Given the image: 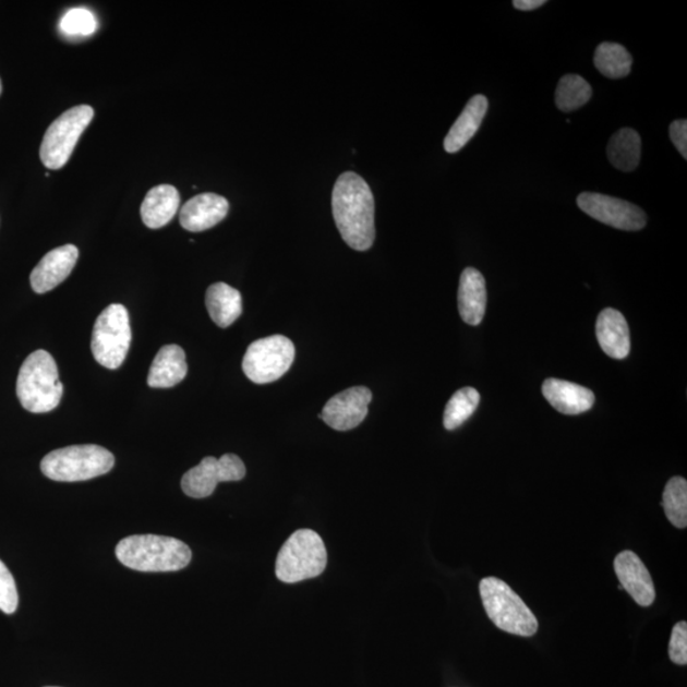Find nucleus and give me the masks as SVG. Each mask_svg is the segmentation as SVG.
<instances>
[{"label": "nucleus", "instance_id": "obj_27", "mask_svg": "<svg viewBox=\"0 0 687 687\" xmlns=\"http://www.w3.org/2000/svg\"><path fill=\"white\" fill-rule=\"evenodd\" d=\"M663 509L668 521L677 529L687 526V481L682 477L672 478L663 492Z\"/></svg>", "mask_w": 687, "mask_h": 687}, {"label": "nucleus", "instance_id": "obj_30", "mask_svg": "<svg viewBox=\"0 0 687 687\" xmlns=\"http://www.w3.org/2000/svg\"><path fill=\"white\" fill-rule=\"evenodd\" d=\"M668 654L672 662L685 666L687 663V624L679 622L672 629Z\"/></svg>", "mask_w": 687, "mask_h": 687}, {"label": "nucleus", "instance_id": "obj_14", "mask_svg": "<svg viewBox=\"0 0 687 687\" xmlns=\"http://www.w3.org/2000/svg\"><path fill=\"white\" fill-rule=\"evenodd\" d=\"M620 586L639 606H651L655 599V590L651 575L640 557L629 550L616 556L614 563Z\"/></svg>", "mask_w": 687, "mask_h": 687}, {"label": "nucleus", "instance_id": "obj_17", "mask_svg": "<svg viewBox=\"0 0 687 687\" xmlns=\"http://www.w3.org/2000/svg\"><path fill=\"white\" fill-rule=\"evenodd\" d=\"M458 312L463 323L478 326L485 316L486 286L483 274L473 267H468L461 274L460 287H458Z\"/></svg>", "mask_w": 687, "mask_h": 687}, {"label": "nucleus", "instance_id": "obj_32", "mask_svg": "<svg viewBox=\"0 0 687 687\" xmlns=\"http://www.w3.org/2000/svg\"><path fill=\"white\" fill-rule=\"evenodd\" d=\"M546 4L545 0H515L514 5L519 11H533Z\"/></svg>", "mask_w": 687, "mask_h": 687}, {"label": "nucleus", "instance_id": "obj_24", "mask_svg": "<svg viewBox=\"0 0 687 687\" xmlns=\"http://www.w3.org/2000/svg\"><path fill=\"white\" fill-rule=\"evenodd\" d=\"M594 67L611 80L625 79L631 72L632 58L620 44L603 43L594 52Z\"/></svg>", "mask_w": 687, "mask_h": 687}, {"label": "nucleus", "instance_id": "obj_33", "mask_svg": "<svg viewBox=\"0 0 687 687\" xmlns=\"http://www.w3.org/2000/svg\"><path fill=\"white\" fill-rule=\"evenodd\" d=\"M2 89H3V87H2V81H0V95H2Z\"/></svg>", "mask_w": 687, "mask_h": 687}, {"label": "nucleus", "instance_id": "obj_3", "mask_svg": "<svg viewBox=\"0 0 687 687\" xmlns=\"http://www.w3.org/2000/svg\"><path fill=\"white\" fill-rule=\"evenodd\" d=\"M64 387L53 358L45 350H36L23 362L17 378V397L23 408L44 414L59 407Z\"/></svg>", "mask_w": 687, "mask_h": 687}, {"label": "nucleus", "instance_id": "obj_20", "mask_svg": "<svg viewBox=\"0 0 687 687\" xmlns=\"http://www.w3.org/2000/svg\"><path fill=\"white\" fill-rule=\"evenodd\" d=\"M180 202L179 191L174 186L159 185L153 188L142 204L143 224L150 229L165 227L178 213Z\"/></svg>", "mask_w": 687, "mask_h": 687}, {"label": "nucleus", "instance_id": "obj_9", "mask_svg": "<svg viewBox=\"0 0 687 687\" xmlns=\"http://www.w3.org/2000/svg\"><path fill=\"white\" fill-rule=\"evenodd\" d=\"M294 357L292 340L282 335H273L251 343L243 357L242 370L254 384H272L285 376Z\"/></svg>", "mask_w": 687, "mask_h": 687}, {"label": "nucleus", "instance_id": "obj_28", "mask_svg": "<svg viewBox=\"0 0 687 687\" xmlns=\"http://www.w3.org/2000/svg\"><path fill=\"white\" fill-rule=\"evenodd\" d=\"M60 29L68 36H91L96 33L97 20L87 8H73L61 19Z\"/></svg>", "mask_w": 687, "mask_h": 687}, {"label": "nucleus", "instance_id": "obj_1", "mask_svg": "<svg viewBox=\"0 0 687 687\" xmlns=\"http://www.w3.org/2000/svg\"><path fill=\"white\" fill-rule=\"evenodd\" d=\"M333 216L342 240L357 251L372 248L376 239L374 227V197L372 190L354 172H346L333 190Z\"/></svg>", "mask_w": 687, "mask_h": 687}, {"label": "nucleus", "instance_id": "obj_12", "mask_svg": "<svg viewBox=\"0 0 687 687\" xmlns=\"http://www.w3.org/2000/svg\"><path fill=\"white\" fill-rule=\"evenodd\" d=\"M371 401L370 388L364 386L351 387L332 397L318 418L323 419L335 431H351L366 418Z\"/></svg>", "mask_w": 687, "mask_h": 687}, {"label": "nucleus", "instance_id": "obj_29", "mask_svg": "<svg viewBox=\"0 0 687 687\" xmlns=\"http://www.w3.org/2000/svg\"><path fill=\"white\" fill-rule=\"evenodd\" d=\"M19 607V592L14 578L2 561H0V610L11 615Z\"/></svg>", "mask_w": 687, "mask_h": 687}, {"label": "nucleus", "instance_id": "obj_31", "mask_svg": "<svg viewBox=\"0 0 687 687\" xmlns=\"http://www.w3.org/2000/svg\"><path fill=\"white\" fill-rule=\"evenodd\" d=\"M670 137L682 156L687 157V121L676 120L670 125Z\"/></svg>", "mask_w": 687, "mask_h": 687}, {"label": "nucleus", "instance_id": "obj_15", "mask_svg": "<svg viewBox=\"0 0 687 687\" xmlns=\"http://www.w3.org/2000/svg\"><path fill=\"white\" fill-rule=\"evenodd\" d=\"M227 198L213 193L196 195L182 206L180 224L189 232H203L227 217Z\"/></svg>", "mask_w": 687, "mask_h": 687}, {"label": "nucleus", "instance_id": "obj_26", "mask_svg": "<svg viewBox=\"0 0 687 687\" xmlns=\"http://www.w3.org/2000/svg\"><path fill=\"white\" fill-rule=\"evenodd\" d=\"M479 403L480 394L475 388L458 389L447 402L445 415H443V424H445L446 430L455 431L460 427L477 411Z\"/></svg>", "mask_w": 687, "mask_h": 687}, {"label": "nucleus", "instance_id": "obj_22", "mask_svg": "<svg viewBox=\"0 0 687 687\" xmlns=\"http://www.w3.org/2000/svg\"><path fill=\"white\" fill-rule=\"evenodd\" d=\"M205 304L210 318L221 328L231 326L242 313L241 293L226 282H216L206 290Z\"/></svg>", "mask_w": 687, "mask_h": 687}, {"label": "nucleus", "instance_id": "obj_18", "mask_svg": "<svg viewBox=\"0 0 687 687\" xmlns=\"http://www.w3.org/2000/svg\"><path fill=\"white\" fill-rule=\"evenodd\" d=\"M595 335L600 347L614 359H624L630 351V332L622 312L614 309L603 310L595 324Z\"/></svg>", "mask_w": 687, "mask_h": 687}, {"label": "nucleus", "instance_id": "obj_19", "mask_svg": "<svg viewBox=\"0 0 687 687\" xmlns=\"http://www.w3.org/2000/svg\"><path fill=\"white\" fill-rule=\"evenodd\" d=\"M188 363L185 351L179 346H166L160 349L153 361L148 374V386L153 388H170L179 385L186 377Z\"/></svg>", "mask_w": 687, "mask_h": 687}, {"label": "nucleus", "instance_id": "obj_6", "mask_svg": "<svg viewBox=\"0 0 687 687\" xmlns=\"http://www.w3.org/2000/svg\"><path fill=\"white\" fill-rule=\"evenodd\" d=\"M327 552L323 539L315 531H296L281 546L275 572L282 583H298L323 575Z\"/></svg>", "mask_w": 687, "mask_h": 687}, {"label": "nucleus", "instance_id": "obj_23", "mask_svg": "<svg viewBox=\"0 0 687 687\" xmlns=\"http://www.w3.org/2000/svg\"><path fill=\"white\" fill-rule=\"evenodd\" d=\"M641 140L636 130L624 128L618 130L607 145V157L617 170L630 172L640 162Z\"/></svg>", "mask_w": 687, "mask_h": 687}, {"label": "nucleus", "instance_id": "obj_21", "mask_svg": "<svg viewBox=\"0 0 687 687\" xmlns=\"http://www.w3.org/2000/svg\"><path fill=\"white\" fill-rule=\"evenodd\" d=\"M487 106V99L483 95H477L470 99L446 136L447 153L461 150L472 140L485 118Z\"/></svg>", "mask_w": 687, "mask_h": 687}, {"label": "nucleus", "instance_id": "obj_16", "mask_svg": "<svg viewBox=\"0 0 687 687\" xmlns=\"http://www.w3.org/2000/svg\"><path fill=\"white\" fill-rule=\"evenodd\" d=\"M542 395L564 415L583 414L591 410L594 403V394L590 388L556 378H547L544 382Z\"/></svg>", "mask_w": 687, "mask_h": 687}, {"label": "nucleus", "instance_id": "obj_13", "mask_svg": "<svg viewBox=\"0 0 687 687\" xmlns=\"http://www.w3.org/2000/svg\"><path fill=\"white\" fill-rule=\"evenodd\" d=\"M80 251L74 244H65L46 254L31 273V287L38 294L50 292L71 275Z\"/></svg>", "mask_w": 687, "mask_h": 687}, {"label": "nucleus", "instance_id": "obj_5", "mask_svg": "<svg viewBox=\"0 0 687 687\" xmlns=\"http://www.w3.org/2000/svg\"><path fill=\"white\" fill-rule=\"evenodd\" d=\"M113 465V455L101 446H69L46 455L41 461V471L51 480L74 483L105 475L112 470Z\"/></svg>", "mask_w": 687, "mask_h": 687}, {"label": "nucleus", "instance_id": "obj_7", "mask_svg": "<svg viewBox=\"0 0 687 687\" xmlns=\"http://www.w3.org/2000/svg\"><path fill=\"white\" fill-rule=\"evenodd\" d=\"M132 342L129 313L124 305L113 303L96 320L91 349L97 363L118 370L124 363Z\"/></svg>", "mask_w": 687, "mask_h": 687}, {"label": "nucleus", "instance_id": "obj_25", "mask_svg": "<svg viewBox=\"0 0 687 687\" xmlns=\"http://www.w3.org/2000/svg\"><path fill=\"white\" fill-rule=\"evenodd\" d=\"M592 97V87L583 76L567 74L557 84L555 103L557 109L571 112L580 109Z\"/></svg>", "mask_w": 687, "mask_h": 687}, {"label": "nucleus", "instance_id": "obj_2", "mask_svg": "<svg viewBox=\"0 0 687 687\" xmlns=\"http://www.w3.org/2000/svg\"><path fill=\"white\" fill-rule=\"evenodd\" d=\"M119 562L137 571H178L193 557L181 540L158 534H134L122 539L114 550Z\"/></svg>", "mask_w": 687, "mask_h": 687}, {"label": "nucleus", "instance_id": "obj_8", "mask_svg": "<svg viewBox=\"0 0 687 687\" xmlns=\"http://www.w3.org/2000/svg\"><path fill=\"white\" fill-rule=\"evenodd\" d=\"M95 111L88 105L74 106L52 122L44 135L40 148L41 162L49 170H60L71 158L84 130Z\"/></svg>", "mask_w": 687, "mask_h": 687}, {"label": "nucleus", "instance_id": "obj_11", "mask_svg": "<svg viewBox=\"0 0 687 687\" xmlns=\"http://www.w3.org/2000/svg\"><path fill=\"white\" fill-rule=\"evenodd\" d=\"M577 204L587 216L622 231H640L647 225L646 213L623 198L583 193L577 197Z\"/></svg>", "mask_w": 687, "mask_h": 687}, {"label": "nucleus", "instance_id": "obj_4", "mask_svg": "<svg viewBox=\"0 0 687 687\" xmlns=\"http://www.w3.org/2000/svg\"><path fill=\"white\" fill-rule=\"evenodd\" d=\"M479 590L486 615L496 628L519 637H532L537 634V616L506 582L486 577L481 580Z\"/></svg>", "mask_w": 687, "mask_h": 687}, {"label": "nucleus", "instance_id": "obj_10", "mask_svg": "<svg viewBox=\"0 0 687 687\" xmlns=\"http://www.w3.org/2000/svg\"><path fill=\"white\" fill-rule=\"evenodd\" d=\"M246 475V468L239 456L227 454L220 458L205 457L189 470L181 480V487L190 498H208L219 483L240 481Z\"/></svg>", "mask_w": 687, "mask_h": 687}]
</instances>
